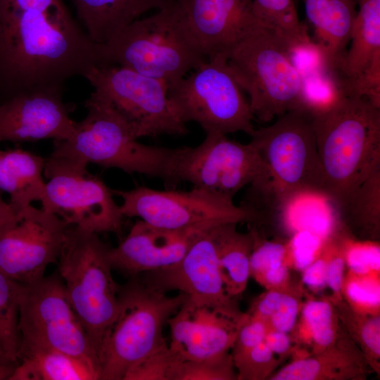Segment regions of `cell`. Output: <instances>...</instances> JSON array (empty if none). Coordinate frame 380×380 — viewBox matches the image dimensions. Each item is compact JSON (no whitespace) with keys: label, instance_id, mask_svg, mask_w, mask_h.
Wrapping results in <instances>:
<instances>
[{"label":"cell","instance_id":"obj_1","mask_svg":"<svg viewBox=\"0 0 380 380\" xmlns=\"http://www.w3.org/2000/svg\"><path fill=\"white\" fill-rule=\"evenodd\" d=\"M102 64L100 45L74 18L38 10L0 15V103L14 97L63 92Z\"/></svg>","mask_w":380,"mask_h":380},{"label":"cell","instance_id":"obj_2","mask_svg":"<svg viewBox=\"0 0 380 380\" xmlns=\"http://www.w3.org/2000/svg\"><path fill=\"white\" fill-rule=\"evenodd\" d=\"M250 137L267 172L249 184L241 206L262 217L269 208L283 215L300 197H323L324 175L308 108L289 110Z\"/></svg>","mask_w":380,"mask_h":380},{"label":"cell","instance_id":"obj_3","mask_svg":"<svg viewBox=\"0 0 380 380\" xmlns=\"http://www.w3.org/2000/svg\"><path fill=\"white\" fill-rule=\"evenodd\" d=\"M313 126L324 175L323 198L338 209L380 168V105L338 93L313 113Z\"/></svg>","mask_w":380,"mask_h":380},{"label":"cell","instance_id":"obj_4","mask_svg":"<svg viewBox=\"0 0 380 380\" xmlns=\"http://www.w3.org/2000/svg\"><path fill=\"white\" fill-rule=\"evenodd\" d=\"M85 118L77 122L68 139L53 141L46 162L87 169L90 163L118 168L178 183L176 168L181 148L148 146L137 141L125 122L106 103L91 94L85 101Z\"/></svg>","mask_w":380,"mask_h":380},{"label":"cell","instance_id":"obj_5","mask_svg":"<svg viewBox=\"0 0 380 380\" xmlns=\"http://www.w3.org/2000/svg\"><path fill=\"white\" fill-rule=\"evenodd\" d=\"M227 62L248 95L254 118L266 122L306 108L303 80L292 61L289 44L262 20L234 44Z\"/></svg>","mask_w":380,"mask_h":380},{"label":"cell","instance_id":"obj_6","mask_svg":"<svg viewBox=\"0 0 380 380\" xmlns=\"http://www.w3.org/2000/svg\"><path fill=\"white\" fill-rule=\"evenodd\" d=\"M100 50L102 65L127 68L163 82L168 89L206 60L187 32L173 0L130 23L100 45Z\"/></svg>","mask_w":380,"mask_h":380},{"label":"cell","instance_id":"obj_7","mask_svg":"<svg viewBox=\"0 0 380 380\" xmlns=\"http://www.w3.org/2000/svg\"><path fill=\"white\" fill-rule=\"evenodd\" d=\"M186 298L183 293L167 296L139 275L120 286L118 310L99 353L101 380H123L135 363L167 343L164 325Z\"/></svg>","mask_w":380,"mask_h":380},{"label":"cell","instance_id":"obj_8","mask_svg":"<svg viewBox=\"0 0 380 380\" xmlns=\"http://www.w3.org/2000/svg\"><path fill=\"white\" fill-rule=\"evenodd\" d=\"M108 248L97 234L70 227L57 260L68 299L98 357L119 307L120 286L113 277Z\"/></svg>","mask_w":380,"mask_h":380},{"label":"cell","instance_id":"obj_9","mask_svg":"<svg viewBox=\"0 0 380 380\" xmlns=\"http://www.w3.org/2000/svg\"><path fill=\"white\" fill-rule=\"evenodd\" d=\"M243 92L221 56L206 59L168 89L186 124L196 122L206 134L243 132L250 136L254 117Z\"/></svg>","mask_w":380,"mask_h":380},{"label":"cell","instance_id":"obj_10","mask_svg":"<svg viewBox=\"0 0 380 380\" xmlns=\"http://www.w3.org/2000/svg\"><path fill=\"white\" fill-rule=\"evenodd\" d=\"M86 79L94 87L91 94L110 107L137 139L187 133L163 82L116 65H101Z\"/></svg>","mask_w":380,"mask_h":380},{"label":"cell","instance_id":"obj_11","mask_svg":"<svg viewBox=\"0 0 380 380\" xmlns=\"http://www.w3.org/2000/svg\"><path fill=\"white\" fill-rule=\"evenodd\" d=\"M18 327L20 348L55 349L92 363L101 372L97 353L58 274L22 285Z\"/></svg>","mask_w":380,"mask_h":380},{"label":"cell","instance_id":"obj_12","mask_svg":"<svg viewBox=\"0 0 380 380\" xmlns=\"http://www.w3.org/2000/svg\"><path fill=\"white\" fill-rule=\"evenodd\" d=\"M121 197L124 217H138L155 227L172 230H204L229 222L253 223V215L233 200L194 187L187 191H160L139 186L112 190Z\"/></svg>","mask_w":380,"mask_h":380},{"label":"cell","instance_id":"obj_13","mask_svg":"<svg viewBox=\"0 0 380 380\" xmlns=\"http://www.w3.org/2000/svg\"><path fill=\"white\" fill-rule=\"evenodd\" d=\"M42 208L70 227L95 234L120 232L123 215L113 191L87 169L45 163Z\"/></svg>","mask_w":380,"mask_h":380},{"label":"cell","instance_id":"obj_14","mask_svg":"<svg viewBox=\"0 0 380 380\" xmlns=\"http://www.w3.org/2000/svg\"><path fill=\"white\" fill-rule=\"evenodd\" d=\"M70 226L57 215L32 205L0 226V270L21 284L44 277L56 262Z\"/></svg>","mask_w":380,"mask_h":380},{"label":"cell","instance_id":"obj_15","mask_svg":"<svg viewBox=\"0 0 380 380\" xmlns=\"http://www.w3.org/2000/svg\"><path fill=\"white\" fill-rule=\"evenodd\" d=\"M267 172L257 150L221 134H206L196 147H182L176 175L179 183L233 200L242 188Z\"/></svg>","mask_w":380,"mask_h":380},{"label":"cell","instance_id":"obj_16","mask_svg":"<svg viewBox=\"0 0 380 380\" xmlns=\"http://www.w3.org/2000/svg\"><path fill=\"white\" fill-rule=\"evenodd\" d=\"M247 317L236 301L218 303L186 298L167 323L170 348L182 360H203L228 355Z\"/></svg>","mask_w":380,"mask_h":380},{"label":"cell","instance_id":"obj_17","mask_svg":"<svg viewBox=\"0 0 380 380\" xmlns=\"http://www.w3.org/2000/svg\"><path fill=\"white\" fill-rule=\"evenodd\" d=\"M191 39L206 58L227 56L261 20L253 0H173Z\"/></svg>","mask_w":380,"mask_h":380},{"label":"cell","instance_id":"obj_18","mask_svg":"<svg viewBox=\"0 0 380 380\" xmlns=\"http://www.w3.org/2000/svg\"><path fill=\"white\" fill-rule=\"evenodd\" d=\"M358 4L350 48L331 77L341 94L380 105V0Z\"/></svg>","mask_w":380,"mask_h":380},{"label":"cell","instance_id":"obj_19","mask_svg":"<svg viewBox=\"0 0 380 380\" xmlns=\"http://www.w3.org/2000/svg\"><path fill=\"white\" fill-rule=\"evenodd\" d=\"M212 228L197 234L177 262L139 276L148 286L162 293L179 291L198 301L224 304L236 301L223 288Z\"/></svg>","mask_w":380,"mask_h":380},{"label":"cell","instance_id":"obj_20","mask_svg":"<svg viewBox=\"0 0 380 380\" xmlns=\"http://www.w3.org/2000/svg\"><path fill=\"white\" fill-rule=\"evenodd\" d=\"M63 92L21 95L0 103V142L64 140L75 132Z\"/></svg>","mask_w":380,"mask_h":380},{"label":"cell","instance_id":"obj_21","mask_svg":"<svg viewBox=\"0 0 380 380\" xmlns=\"http://www.w3.org/2000/svg\"><path fill=\"white\" fill-rule=\"evenodd\" d=\"M201 231L164 229L139 220L118 246L108 248L110 265L130 277L170 266L182 259Z\"/></svg>","mask_w":380,"mask_h":380},{"label":"cell","instance_id":"obj_22","mask_svg":"<svg viewBox=\"0 0 380 380\" xmlns=\"http://www.w3.org/2000/svg\"><path fill=\"white\" fill-rule=\"evenodd\" d=\"M369 370L363 353L343 329L332 346L310 356L298 357L268 379L362 380Z\"/></svg>","mask_w":380,"mask_h":380},{"label":"cell","instance_id":"obj_23","mask_svg":"<svg viewBox=\"0 0 380 380\" xmlns=\"http://www.w3.org/2000/svg\"><path fill=\"white\" fill-rule=\"evenodd\" d=\"M312 26L322 65L328 74L338 68L346 53L357 13L355 0H303Z\"/></svg>","mask_w":380,"mask_h":380},{"label":"cell","instance_id":"obj_24","mask_svg":"<svg viewBox=\"0 0 380 380\" xmlns=\"http://www.w3.org/2000/svg\"><path fill=\"white\" fill-rule=\"evenodd\" d=\"M77 15L90 39L104 45L124 28L152 10L172 0H72Z\"/></svg>","mask_w":380,"mask_h":380},{"label":"cell","instance_id":"obj_25","mask_svg":"<svg viewBox=\"0 0 380 380\" xmlns=\"http://www.w3.org/2000/svg\"><path fill=\"white\" fill-rule=\"evenodd\" d=\"M96 379L101 380L99 369L82 358L49 348L23 347L8 380Z\"/></svg>","mask_w":380,"mask_h":380},{"label":"cell","instance_id":"obj_26","mask_svg":"<svg viewBox=\"0 0 380 380\" xmlns=\"http://www.w3.org/2000/svg\"><path fill=\"white\" fill-rule=\"evenodd\" d=\"M45 159L16 148L0 152V190L10 196L15 213L42 200L46 182L43 179Z\"/></svg>","mask_w":380,"mask_h":380},{"label":"cell","instance_id":"obj_27","mask_svg":"<svg viewBox=\"0 0 380 380\" xmlns=\"http://www.w3.org/2000/svg\"><path fill=\"white\" fill-rule=\"evenodd\" d=\"M236 224L229 222L211 229L224 290L228 296L235 298L247 286L253 246L251 232L241 233L237 231Z\"/></svg>","mask_w":380,"mask_h":380},{"label":"cell","instance_id":"obj_28","mask_svg":"<svg viewBox=\"0 0 380 380\" xmlns=\"http://www.w3.org/2000/svg\"><path fill=\"white\" fill-rule=\"evenodd\" d=\"M350 230L377 241L380 232V168L375 170L337 209Z\"/></svg>","mask_w":380,"mask_h":380},{"label":"cell","instance_id":"obj_29","mask_svg":"<svg viewBox=\"0 0 380 380\" xmlns=\"http://www.w3.org/2000/svg\"><path fill=\"white\" fill-rule=\"evenodd\" d=\"M22 285L0 270V379H9L18 364V313Z\"/></svg>","mask_w":380,"mask_h":380},{"label":"cell","instance_id":"obj_30","mask_svg":"<svg viewBox=\"0 0 380 380\" xmlns=\"http://www.w3.org/2000/svg\"><path fill=\"white\" fill-rule=\"evenodd\" d=\"M296 339L311 346V355L332 346L343 331L329 298H310L302 304Z\"/></svg>","mask_w":380,"mask_h":380},{"label":"cell","instance_id":"obj_31","mask_svg":"<svg viewBox=\"0 0 380 380\" xmlns=\"http://www.w3.org/2000/svg\"><path fill=\"white\" fill-rule=\"evenodd\" d=\"M303 284L286 290H267L252 303L248 314L263 321L268 330L292 331L300 315Z\"/></svg>","mask_w":380,"mask_h":380},{"label":"cell","instance_id":"obj_32","mask_svg":"<svg viewBox=\"0 0 380 380\" xmlns=\"http://www.w3.org/2000/svg\"><path fill=\"white\" fill-rule=\"evenodd\" d=\"M332 303L343 329L363 353L370 369L379 376L380 315L356 311L343 299Z\"/></svg>","mask_w":380,"mask_h":380},{"label":"cell","instance_id":"obj_33","mask_svg":"<svg viewBox=\"0 0 380 380\" xmlns=\"http://www.w3.org/2000/svg\"><path fill=\"white\" fill-rule=\"evenodd\" d=\"M253 4L256 15L287 42L291 51L313 44L293 0H253Z\"/></svg>","mask_w":380,"mask_h":380},{"label":"cell","instance_id":"obj_34","mask_svg":"<svg viewBox=\"0 0 380 380\" xmlns=\"http://www.w3.org/2000/svg\"><path fill=\"white\" fill-rule=\"evenodd\" d=\"M379 278L348 272L342 286L343 300L356 311L380 315Z\"/></svg>","mask_w":380,"mask_h":380},{"label":"cell","instance_id":"obj_35","mask_svg":"<svg viewBox=\"0 0 380 380\" xmlns=\"http://www.w3.org/2000/svg\"><path fill=\"white\" fill-rule=\"evenodd\" d=\"M236 372L231 353L222 357L203 360H179L170 380H234Z\"/></svg>","mask_w":380,"mask_h":380},{"label":"cell","instance_id":"obj_36","mask_svg":"<svg viewBox=\"0 0 380 380\" xmlns=\"http://www.w3.org/2000/svg\"><path fill=\"white\" fill-rule=\"evenodd\" d=\"M179 360L165 343L130 367L123 380H170L172 371Z\"/></svg>","mask_w":380,"mask_h":380},{"label":"cell","instance_id":"obj_37","mask_svg":"<svg viewBox=\"0 0 380 380\" xmlns=\"http://www.w3.org/2000/svg\"><path fill=\"white\" fill-rule=\"evenodd\" d=\"M282 360L262 341L248 353L233 361L236 380L268 379Z\"/></svg>","mask_w":380,"mask_h":380},{"label":"cell","instance_id":"obj_38","mask_svg":"<svg viewBox=\"0 0 380 380\" xmlns=\"http://www.w3.org/2000/svg\"><path fill=\"white\" fill-rule=\"evenodd\" d=\"M250 231L253 236L250 257V277L256 280L265 272L286 264V245L262 239L254 228Z\"/></svg>","mask_w":380,"mask_h":380},{"label":"cell","instance_id":"obj_39","mask_svg":"<svg viewBox=\"0 0 380 380\" xmlns=\"http://www.w3.org/2000/svg\"><path fill=\"white\" fill-rule=\"evenodd\" d=\"M348 272L362 276L380 277L379 246L377 241L345 242Z\"/></svg>","mask_w":380,"mask_h":380},{"label":"cell","instance_id":"obj_40","mask_svg":"<svg viewBox=\"0 0 380 380\" xmlns=\"http://www.w3.org/2000/svg\"><path fill=\"white\" fill-rule=\"evenodd\" d=\"M267 331L268 327L263 321L247 313L232 348L233 361L243 356L263 341Z\"/></svg>","mask_w":380,"mask_h":380},{"label":"cell","instance_id":"obj_41","mask_svg":"<svg viewBox=\"0 0 380 380\" xmlns=\"http://www.w3.org/2000/svg\"><path fill=\"white\" fill-rule=\"evenodd\" d=\"M346 266L345 242L329 243L326 286L331 291L329 298L332 303L343 299L342 286Z\"/></svg>","mask_w":380,"mask_h":380},{"label":"cell","instance_id":"obj_42","mask_svg":"<svg viewBox=\"0 0 380 380\" xmlns=\"http://www.w3.org/2000/svg\"><path fill=\"white\" fill-rule=\"evenodd\" d=\"M30 9L38 10L62 18H73L63 0H0V15Z\"/></svg>","mask_w":380,"mask_h":380},{"label":"cell","instance_id":"obj_43","mask_svg":"<svg viewBox=\"0 0 380 380\" xmlns=\"http://www.w3.org/2000/svg\"><path fill=\"white\" fill-rule=\"evenodd\" d=\"M322 248L314 260L302 271L301 284L315 291L327 287L326 275L329 254V243Z\"/></svg>","mask_w":380,"mask_h":380},{"label":"cell","instance_id":"obj_44","mask_svg":"<svg viewBox=\"0 0 380 380\" xmlns=\"http://www.w3.org/2000/svg\"><path fill=\"white\" fill-rule=\"evenodd\" d=\"M263 341L275 355H278L283 360L294 349L293 338L286 332L269 329Z\"/></svg>","mask_w":380,"mask_h":380},{"label":"cell","instance_id":"obj_45","mask_svg":"<svg viewBox=\"0 0 380 380\" xmlns=\"http://www.w3.org/2000/svg\"><path fill=\"white\" fill-rule=\"evenodd\" d=\"M15 213L10 203L4 201L0 195V226L13 217Z\"/></svg>","mask_w":380,"mask_h":380},{"label":"cell","instance_id":"obj_46","mask_svg":"<svg viewBox=\"0 0 380 380\" xmlns=\"http://www.w3.org/2000/svg\"><path fill=\"white\" fill-rule=\"evenodd\" d=\"M356 3L358 4L362 0H355Z\"/></svg>","mask_w":380,"mask_h":380}]
</instances>
